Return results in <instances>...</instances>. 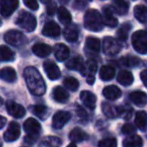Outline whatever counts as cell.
Masks as SVG:
<instances>
[{"mask_svg":"<svg viewBox=\"0 0 147 147\" xmlns=\"http://www.w3.org/2000/svg\"><path fill=\"white\" fill-rule=\"evenodd\" d=\"M104 25L102 16L97 10L90 9L84 15V26L90 31H101Z\"/></svg>","mask_w":147,"mask_h":147,"instance_id":"7a4b0ae2","label":"cell"},{"mask_svg":"<svg viewBox=\"0 0 147 147\" xmlns=\"http://www.w3.org/2000/svg\"><path fill=\"white\" fill-rule=\"evenodd\" d=\"M85 46L88 51H91L93 53H97L100 50V41L96 37L89 36L86 38Z\"/></svg>","mask_w":147,"mask_h":147,"instance_id":"83f0119b","label":"cell"},{"mask_svg":"<svg viewBox=\"0 0 147 147\" xmlns=\"http://www.w3.org/2000/svg\"><path fill=\"white\" fill-rule=\"evenodd\" d=\"M2 104H3V100H2V98L0 97V106H1Z\"/></svg>","mask_w":147,"mask_h":147,"instance_id":"816d5d0a","label":"cell"},{"mask_svg":"<svg viewBox=\"0 0 147 147\" xmlns=\"http://www.w3.org/2000/svg\"><path fill=\"white\" fill-rule=\"evenodd\" d=\"M67 147H77V146L75 145V143H70Z\"/></svg>","mask_w":147,"mask_h":147,"instance_id":"f907efd6","label":"cell"},{"mask_svg":"<svg viewBox=\"0 0 147 147\" xmlns=\"http://www.w3.org/2000/svg\"><path fill=\"white\" fill-rule=\"evenodd\" d=\"M69 49L66 45L62 44V43H58L55 45L54 47V55L58 61H64L69 57Z\"/></svg>","mask_w":147,"mask_h":147,"instance_id":"ffe728a7","label":"cell"},{"mask_svg":"<svg viewBox=\"0 0 147 147\" xmlns=\"http://www.w3.org/2000/svg\"><path fill=\"white\" fill-rule=\"evenodd\" d=\"M130 28H131L130 24H128V23L123 24V25H122L121 27L119 28V30L117 31L118 39H119V40L125 41L126 39H127V37H128V32H129Z\"/></svg>","mask_w":147,"mask_h":147,"instance_id":"74e56055","label":"cell"},{"mask_svg":"<svg viewBox=\"0 0 147 147\" xmlns=\"http://www.w3.org/2000/svg\"><path fill=\"white\" fill-rule=\"evenodd\" d=\"M55 11H56V4L55 3H51L47 6V13L49 15H54Z\"/></svg>","mask_w":147,"mask_h":147,"instance_id":"ee69618b","label":"cell"},{"mask_svg":"<svg viewBox=\"0 0 147 147\" xmlns=\"http://www.w3.org/2000/svg\"><path fill=\"white\" fill-rule=\"evenodd\" d=\"M4 40L12 46H20L25 42V36L20 31L9 30L4 35Z\"/></svg>","mask_w":147,"mask_h":147,"instance_id":"8992f818","label":"cell"},{"mask_svg":"<svg viewBox=\"0 0 147 147\" xmlns=\"http://www.w3.org/2000/svg\"><path fill=\"white\" fill-rule=\"evenodd\" d=\"M64 86L70 91H76L79 87V82L74 77H67L63 81Z\"/></svg>","mask_w":147,"mask_h":147,"instance_id":"d590c367","label":"cell"},{"mask_svg":"<svg viewBox=\"0 0 147 147\" xmlns=\"http://www.w3.org/2000/svg\"><path fill=\"white\" fill-rule=\"evenodd\" d=\"M113 2H114L115 8H116L118 13L125 14L128 11L129 5H128V2L126 0H113Z\"/></svg>","mask_w":147,"mask_h":147,"instance_id":"8d00e7d4","label":"cell"},{"mask_svg":"<svg viewBox=\"0 0 147 147\" xmlns=\"http://www.w3.org/2000/svg\"><path fill=\"white\" fill-rule=\"evenodd\" d=\"M19 5V0H0V14L9 17Z\"/></svg>","mask_w":147,"mask_h":147,"instance_id":"ba28073f","label":"cell"},{"mask_svg":"<svg viewBox=\"0 0 147 147\" xmlns=\"http://www.w3.org/2000/svg\"><path fill=\"white\" fill-rule=\"evenodd\" d=\"M96 70H97L96 63L94 61H92V60H89L88 62L85 63V65H84L83 71L81 72V74L84 76H87V77H90V76H94Z\"/></svg>","mask_w":147,"mask_h":147,"instance_id":"836d02e7","label":"cell"},{"mask_svg":"<svg viewBox=\"0 0 147 147\" xmlns=\"http://www.w3.org/2000/svg\"><path fill=\"white\" fill-rule=\"evenodd\" d=\"M84 65H85V63L83 62V59L79 56L74 57V58L70 59L69 61L66 62V67L68 69L76 70V71H79L80 73L83 71Z\"/></svg>","mask_w":147,"mask_h":147,"instance_id":"cb8c5ba5","label":"cell"},{"mask_svg":"<svg viewBox=\"0 0 147 147\" xmlns=\"http://www.w3.org/2000/svg\"><path fill=\"white\" fill-rule=\"evenodd\" d=\"M43 68H44L45 73H46V75L48 76V78L50 80H57L61 75V72H60L58 66L54 62L50 61V60L44 62Z\"/></svg>","mask_w":147,"mask_h":147,"instance_id":"4fadbf2b","label":"cell"},{"mask_svg":"<svg viewBox=\"0 0 147 147\" xmlns=\"http://www.w3.org/2000/svg\"><path fill=\"white\" fill-rule=\"evenodd\" d=\"M121 61L126 66H136L139 64L140 60L136 57H125V58H122Z\"/></svg>","mask_w":147,"mask_h":147,"instance_id":"ab89813d","label":"cell"},{"mask_svg":"<svg viewBox=\"0 0 147 147\" xmlns=\"http://www.w3.org/2000/svg\"><path fill=\"white\" fill-rule=\"evenodd\" d=\"M53 98L58 103H65L68 101L69 94L63 87L61 86H56L53 89Z\"/></svg>","mask_w":147,"mask_h":147,"instance_id":"7402d4cb","label":"cell"},{"mask_svg":"<svg viewBox=\"0 0 147 147\" xmlns=\"http://www.w3.org/2000/svg\"><path fill=\"white\" fill-rule=\"evenodd\" d=\"M29 109L35 116L40 118L41 120H44L48 117L49 109L45 105H33Z\"/></svg>","mask_w":147,"mask_h":147,"instance_id":"484cf974","label":"cell"},{"mask_svg":"<svg viewBox=\"0 0 147 147\" xmlns=\"http://www.w3.org/2000/svg\"><path fill=\"white\" fill-rule=\"evenodd\" d=\"M122 133L126 134V135H129V134H132L135 132V127L132 125L131 123H125L123 126H122V129H121Z\"/></svg>","mask_w":147,"mask_h":147,"instance_id":"60d3db41","label":"cell"},{"mask_svg":"<svg viewBox=\"0 0 147 147\" xmlns=\"http://www.w3.org/2000/svg\"><path fill=\"white\" fill-rule=\"evenodd\" d=\"M15 23H16V25L19 26L20 28L28 31V32L34 31L37 26L36 18L27 11L20 12L19 15L16 18Z\"/></svg>","mask_w":147,"mask_h":147,"instance_id":"277c9868","label":"cell"},{"mask_svg":"<svg viewBox=\"0 0 147 147\" xmlns=\"http://www.w3.org/2000/svg\"><path fill=\"white\" fill-rule=\"evenodd\" d=\"M103 21L108 27H115L118 24V20L114 17L112 11L109 7L103 8Z\"/></svg>","mask_w":147,"mask_h":147,"instance_id":"603a6c76","label":"cell"},{"mask_svg":"<svg viewBox=\"0 0 147 147\" xmlns=\"http://www.w3.org/2000/svg\"><path fill=\"white\" fill-rule=\"evenodd\" d=\"M15 59V53L8 46L0 45V61H13Z\"/></svg>","mask_w":147,"mask_h":147,"instance_id":"f546056e","label":"cell"},{"mask_svg":"<svg viewBox=\"0 0 147 147\" xmlns=\"http://www.w3.org/2000/svg\"><path fill=\"white\" fill-rule=\"evenodd\" d=\"M20 126L17 122H10L7 130L4 133V140L6 142H13L19 138L20 136Z\"/></svg>","mask_w":147,"mask_h":147,"instance_id":"30bf717a","label":"cell"},{"mask_svg":"<svg viewBox=\"0 0 147 147\" xmlns=\"http://www.w3.org/2000/svg\"><path fill=\"white\" fill-rule=\"evenodd\" d=\"M71 119V114L67 111H57L52 118V127L58 130L63 128L67 122Z\"/></svg>","mask_w":147,"mask_h":147,"instance_id":"52a82bcc","label":"cell"},{"mask_svg":"<svg viewBox=\"0 0 147 147\" xmlns=\"http://www.w3.org/2000/svg\"><path fill=\"white\" fill-rule=\"evenodd\" d=\"M94 81H95L94 76H90V77H87V83L88 84H91V85H92V84L94 83Z\"/></svg>","mask_w":147,"mask_h":147,"instance_id":"7dc6e473","label":"cell"},{"mask_svg":"<svg viewBox=\"0 0 147 147\" xmlns=\"http://www.w3.org/2000/svg\"><path fill=\"white\" fill-rule=\"evenodd\" d=\"M5 124H6V118L0 115V129H2L5 126Z\"/></svg>","mask_w":147,"mask_h":147,"instance_id":"bcb514c9","label":"cell"},{"mask_svg":"<svg viewBox=\"0 0 147 147\" xmlns=\"http://www.w3.org/2000/svg\"><path fill=\"white\" fill-rule=\"evenodd\" d=\"M143 141L139 135H131L123 140V147H142Z\"/></svg>","mask_w":147,"mask_h":147,"instance_id":"f1b7e54d","label":"cell"},{"mask_svg":"<svg viewBox=\"0 0 147 147\" xmlns=\"http://www.w3.org/2000/svg\"><path fill=\"white\" fill-rule=\"evenodd\" d=\"M23 128L26 132L25 143L34 144L38 139V136L41 131V125L36 119L34 118H28L23 124Z\"/></svg>","mask_w":147,"mask_h":147,"instance_id":"3957f363","label":"cell"},{"mask_svg":"<svg viewBox=\"0 0 147 147\" xmlns=\"http://www.w3.org/2000/svg\"><path fill=\"white\" fill-rule=\"evenodd\" d=\"M24 79H25L26 85L31 92V94L35 96H41L46 91V85L43 80L41 74L35 67L29 66L26 67L24 70Z\"/></svg>","mask_w":147,"mask_h":147,"instance_id":"6da1fadb","label":"cell"},{"mask_svg":"<svg viewBox=\"0 0 147 147\" xmlns=\"http://www.w3.org/2000/svg\"><path fill=\"white\" fill-rule=\"evenodd\" d=\"M102 93H103V96H104L105 98L109 99V100H116V99L119 98L122 94L121 90L115 85L106 86V87L103 89Z\"/></svg>","mask_w":147,"mask_h":147,"instance_id":"ac0fdd59","label":"cell"},{"mask_svg":"<svg viewBox=\"0 0 147 147\" xmlns=\"http://www.w3.org/2000/svg\"><path fill=\"white\" fill-rule=\"evenodd\" d=\"M115 75V69L110 65H104L100 68L99 76L103 81H109Z\"/></svg>","mask_w":147,"mask_h":147,"instance_id":"4316f807","label":"cell"},{"mask_svg":"<svg viewBox=\"0 0 147 147\" xmlns=\"http://www.w3.org/2000/svg\"><path fill=\"white\" fill-rule=\"evenodd\" d=\"M134 15L141 23L147 22V7L144 5H136L134 7Z\"/></svg>","mask_w":147,"mask_h":147,"instance_id":"4dcf8cb0","label":"cell"},{"mask_svg":"<svg viewBox=\"0 0 147 147\" xmlns=\"http://www.w3.org/2000/svg\"><path fill=\"white\" fill-rule=\"evenodd\" d=\"M6 109L8 114H10L14 118H22L25 115V108L19 103H16L14 101H8L6 103Z\"/></svg>","mask_w":147,"mask_h":147,"instance_id":"7c38bea8","label":"cell"},{"mask_svg":"<svg viewBox=\"0 0 147 147\" xmlns=\"http://www.w3.org/2000/svg\"><path fill=\"white\" fill-rule=\"evenodd\" d=\"M23 2H24V4H25L28 8H30L31 10H34L35 11V10H37L39 8L37 0H23Z\"/></svg>","mask_w":147,"mask_h":147,"instance_id":"b9f144b4","label":"cell"},{"mask_svg":"<svg viewBox=\"0 0 147 147\" xmlns=\"http://www.w3.org/2000/svg\"><path fill=\"white\" fill-rule=\"evenodd\" d=\"M69 138L72 141V143H78V142L85 141L88 139V134L84 132L80 128H74L69 133Z\"/></svg>","mask_w":147,"mask_h":147,"instance_id":"44dd1931","label":"cell"},{"mask_svg":"<svg viewBox=\"0 0 147 147\" xmlns=\"http://www.w3.org/2000/svg\"><path fill=\"white\" fill-rule=\"evenodd\" d=\"M102 111L105 114V116L108 118H116L119 116H122L125 114V111L122 107L120 106H113L109 103H103L102 104Z\"/></svg>","mask_w":147,"mask_h":147,"instance_id":"8fae6325","label":"cell"},{"mask_svg":"<svg viewBox=\"0 0 147 147\" xmlns=\"http://www.w3.org/2000/svg\"><path fill=\"white\" fill-rule=\"evenodd\" d=\"M63 34L65 39L69 42H75L78 38V31L74 27H66Z\"/></svg>","mask_w":147,"mask_h":147,"instance_id":"e575fe53","label":"cell"},{"mask_svg":"<svg viewBox=\"0 0 147 147\" xmlns=\"http://www.w3.org/2000/svg\"><path fill=\"white\" fill-rule=\"evenodd\" d=\"M0 79L12 83L17 79V74L12 67H4L0 70Z\"/></svg>","mask_w":147,"mask_h":147,"instance_id":"d6986e66","label":"cell"},{"mask_svg":"<svg viewBox=\"0 0 147 147\" xmlns=\"http://www.w3.org/2000/svg\"><path fill=\"white\" fill-rule=\"evenodd\" d=\"M129 98L137 106L143 107L147 104V94L142 91H133L130 93Z\"/></svg>","mask_w":147,"mask_h":147,"instance_id":"e0dca14e","label":"cell"},{"mask_svg":"<svg viewBox=\"0 0 147 147\" xmlns=\"http://www.w3.org/2000/svg\"><path fill=\"white\" fill-rule=\"evenodd\" d=\"M57 15H58L59 21L61 22V23L65 24V25L66 24H69L72 20L71 14H70V12L68 11L64 6H61V7L59 8L58 11H57Z\"/></svg>","mask_w":147,"mask_h":147,"instance_id":"d6a6232c","label":"cell"},{"mask_svg":"<svg viewBox=\"0 0 147 147\" xmlns=\"http://www.w3.org/2000/svg\"><path fill=\"white\" fill-rule=\"evenodd\" d=\"M60 27L54 21H48L44 24L42 29V34L47 37H58L60 35Z\"/></svg>","mask_w":147,"mask_h":147,"instance_id":"5bb4252c","label":"cell"},{"mask_svg":"<svg viewBox=\"0 0 147 147\" xmlns=\"http://www.w3.org/2000/svg\"><path fill=\"white\" fill-rule=\"evenodd\" d=\"M76 112H77V115L80 119H85L86 116H87V115H86V112L84 111V109H82L80 106H77V108H76Z\"/></svg>","mask_w":147,"mask_h":147,"instance_id":"7bdbcfd3","label":"cell"},{"mask_svg":"<svg viewBox=\"0 0 147 147\" xmlns=\"http://www.w3.org/2000/svg\"><path fill=\"white\" fill-rule=\"evenodd\" d=\"M133 75L130 71H127V70H122V71L119 72L117 76V81L119 82L120 84H122L123 86H129L133 83Z\"/></svg>","mask_w":147,"mask_h":147,"instance_id":"d4e9b609","label":"cell"},{"mask_svg":"<svg viewBox=\"0 0 147 147\" xmlns=\"http://www.w3.org/2000/svg\"><path fill=\"white\" fill-rule=\"evenodd\" d=\"M59 1L61 2V3H64V4H65V3H67V2H69V0H59Z\"/></svg>","mask_w":147,"mask_h":147,"instance_id":"681fc988","label":"cell"},{"mask_svg":"<svg viewBox=\"0 0 147 147\" xmlns=\"http://www.w3.org/2000/svg\"><path fill=\"white\" fill-rule=\"evenodd\" d=\"M51 51H52V48L48 44H45V43H37L32 47V52L36 56L41 57V58L50 55Z\"/></svg>","mask_w":147,"mask_h":147,"instance_id":"2e32d148","label":"cell"},{"mask_svg":"<svg viewBox=\"0 0 147 147\" xmlns=\"http://www.w3.org/2000/svg\"><path fill=\"white\" fill-rule=\"evenodd\" d=\"M135 124L138 127V129H140L141 131L147 128V113L145 111H139L136 113L135 116Z\"/></svg>","mask_w":147,"mask_h":147,"instance_id":"1f68e13d","label":"cell"},{"mask_svg":"<svg viewBox=\"0 0 147 147\" xmlns=\"http://www.w3.org/2000/svg\"><path fill=\"white\" fill-rule=\"evenodd\" d=\"M0 25H1V20H0Z\"/></svg>","mask_w":147,"mask_h":147,"instance_id":"f5cc1de1","label":"cell"},{"mask_svg":"<svg viewBox=\"0 0 147 147\" xmlns=\"http://www.w3.org/2000/svg\"><path fill=\"white\" fill-rule=\"evenodd\" d=\"M103 50L108 55H115L121 50V45L112 37H105L103 40Z\"/></svg>","mask_w":147,"mask_h":147,"instance_id":"9c48e42d","label":"cell"},{"mask_svg":"<svg viewBox=\"0 0 147 147\" xmlns=\"http://www.w3.org/2000/svg\"><path fill=\"white\" fill-rule=\"evenodd\" d=\"M42 3H44V4H49V3H51V1L52 0H40Z\"/></svg>","mask_w":147,"mask_h":147,"instance_id":"c3c4849f","label":"cell"},{"mask_svg":"<svg viewBox=\"0 0 147 147\" xmlns=\"http://www.w3.org/2000/svg\"><path fill=\"white\" fill-rule=\"evenodd\" d=\"M132 45L134 49L140 54H147V32L138 30L133 33L131 37Z\"/></svg>","mask_w":147,"mask_h":147,"instance_id":"5b68a950","label":"cell"},{"mask_svg":"<svg viewBox=\"0 0 147 147\" xmlns=\"http://www.w3.org/2000/svg\"><path fill=\"white\" fill-rule=\"evenodd\" d=\"M140 78H141V81L143 82L144 86L147 87V69L141 71V73H140Z\"/></svg>","mask_w":147,"mask_h":147,"instance_id":"f6af8a7d","label":"cell"},{"mask_svg":"<svg viewBox=\"0 0 147 147\" xmlns=\"http://www.w3.org/2000/svg\"><path fill=\"white\" fill-rule=\"evenodd\" d=\"M117 141L115 138H104L98 142V147H116Z\"/></svg>","mask_w":147,"mask_h":147,"instance_id":"f35d334b","label":"cell"},{"mask_svg":"<svg viewBox=\"0 0 147 147\" xmlns=\"http://www.w3.org/2000/svg\"><path fill=\"white\" fill-rule=\"evenodd\" d=\"M80 99H81L84 106H86L89 109H94L96 106V96L90 91H82L80 93Z\"/></svg>","mask_w":147,"mask_h":147,"instance_id":"9a60e30c","label":"cell"}]
</instances>
